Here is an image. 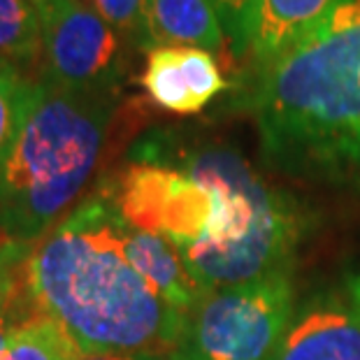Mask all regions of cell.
<instances>
[{
	"instance_id": "cell-1",
	"label": "cell",
	"mask_w": 360,
	"mask_h": 360,
	"mask_svg": "<svg viewBox=\"0 0 360 360\" xmlns=\"http://www.w3.org/2000/svg\"><path fill=\"white\" fill-rule=\"evenodd\" d=\"M124 235L110 195L84 200L33 244L28 295L84 354L167 356L184 340L186 314L135 270Z\"/></svg>"
},
{
	"instance_id": "cell-2",
	"label": "cell",
	"mask_w": 360,
	"mask_h": 360,
	"mask_svg": "<svg viewBox=\"0 0 360 360\" xmlns=\"http://www.w3.org/2000/svg\"><path fill=\"white\" fill-rule=\"evenodd\" d=\"M251 114L270 167L360 188V0H340L316 28L256 70Z\"/></svg>"
},
{
	"instance_id": "cell-3",
	"label": "cell",
	"mask_w": 360,
	"mask_h": 360,
	"mask_svg": "<svg viewBox=\"0 0 360 360\" xmlns=\"http://www.w3.org/2000/svg\"><path fill=\"white\" fill-rule=\"evenodd\" d=\"M117 96H91L37 79L30 110L0 167V237L35 244L94 177Z\"/></svg>"
},
{
	"instance_id": "cell-4",
	"label": "cell",
	"mask_w": 360,
	"mask_h": 360,
	"mask_svg": "<svg viewBox=\"0 0 360 360\" xmlns=\"http://www.w3.org/2000/svg\"><path fill=\"white\" fill-rule=\"evenodd\" d=\"M184 172L219 198V212L202 240L179 249L207 290L290 272L304 221L288 195L226 147L188 154Z\"/></svg>"
},
{
	"instance_id": "cell-5",
	"label": "cell",
	"mask_w": 360,
	"mask_h": 360,
	"mask_svg": "<svg viewBox=\"0 0 360 360\" xmlns=\"http://www.w3.org/2000/svg\"><path fill=\"white\" fill-rule=\"evenodd\" d=\"M293 314L290 272L212 288L186 316L177 351L191 360H270Z\"/></svg>"
},
{
	"instance_id": "cell-6",
	"label": "cell",
	"mask_w": 360,
	"mask_h": 360,
	"mask_svg": "<svg viewBox=\"0 0 360 360\" xmlns=\"http://www.w3.org/2000/svg\"><path fill=\"white\" fill-rule=\"evenodd\" d=\"M130 44L84 0H53L42 10L40 77L51 86L117 96Z\"/></svg>"
},
{
	"instance_id": "cell-7",
	"label": "cell",
	"mask_w": 360,
	"mask_h": 360,
	"mask_svg": "<svg viewBox=\"0 0 360 360\" xmlns=\"http://www.w3.org/2000/svg\"><path fill=\"white\" fill-rule=\"evenodd\" d=\"M140 84L151 101L172 114L200 112L228 89L217 58L195 47L149 49Z\"/></svg>"
},
{
	"instance_id": "cell-8",
	"label": "cell",
	"mask_w": 360,
	"mask_h": 360,
	"mask_svg": "<svg viewBox=\"0 0 360 360\" xmlns=\"http://www.w3.org/2000/svg\"><path fill=\"white\" fill-rule=\"evenodd\" d=\"M270 360H360L356 311L337 297H319L295 309Z\"/></svg>"
},
{
	"instance_id": "cell-9",
	"label": "cell",
	"mask_w": 360,
	"mask_h": 360,
	"mask_svg": "<svg viewBox=\"0 0 360 360\" xmlns=\"http://www.w3.org/2000/svg\"><path fill=\"white\" fill-rule=\"evenodd\" d=\"M126 254L133 267L151 288L158 290L174 309L188 314L210 293L207 286L191 272L179 247L158 233H142L126 226Z\"/></svg>"
},
{
	"instance_id": "cell-10",
	"label": "cell",
	"mask_w": 360,
	"mask_h": 360,
	"mask_svg": "<svg viewBox=\"0 0 360 360\" xmlns=\"http://www.w3.org/2000/svg\"><path fill=\"white\" fill-rule=\"evenodd\" d=\"M340 0H258L249 58L254 68L270 65L283 51L316 28Z\"/></svg>"
},
{
	"instance_id": "cell-11",
	"label": "cell",
	"mask_w": 360,
	"mask_h": 360,
	"mask_svg": "<svg viewBox=\"0 0 360 360\" xmlns=\"http://www.w3.org/2000/svg\"><path fill=\"white\" fill-rule=\"evenodd\" d=\"M149 37L154 47H195L219 53L226 33L210 0H147Z\"/></svg>"
},
{
	"instance_id": "cell-12",
	"label": "cell",
	"mask_w": 360,
	"mask_h": 360,
	"mask_svg": "<svg viewBox=\"0 0 360 360\" xmlns=\"http://www.w3.org/2000/svg\"><path fill=\"white\" fill-rule=\"evenodd\" d=\"M177 172L156 163H135L119 174L112 193L107 195L128 228L160 235L165 202Z\"/></svg>"
},
{
	"instance_id": "cell-13",
	"label": "cell",
	"mask_w": 360,
	"mask_h": 360,
	"mask_svg": "<svg viewBox=\"0 0 360 360\" xmlns=\"http://www.w3.org/2000/svg\"><path fill=\"white\" fill-rule=\"evenodd\" d=\"M219 212V198L202 184L191 179L186 172H177L172 191L167 195L160 235L174 247H188L202 240L207 228Z\"/></svg>"
},
{
	"instance_id": "cell-14",
	"label": "cell",
	"mask_w": 360,
	"mask_h": 360,
	"mask_svg": "<svg viewBox=\"0 0 360 360\" xmlns=\"http://www.w3.org/2000/svg\"><path fill=\"white\" fill-rule=\"evenodd\" d=\"M42 12L28 0H0V60L17 65L40 63Z\"/></svg>"
},
{
	"instance_id": "cell-15",
	"label": "cell",
	"mask_w": 360,
	"mask_h": 360,
	"mask_svg": "<svg viewBox=\"0 0 360 360\" xmlns=\"http://www.w3.org/2000/svg\"><path fill=\"white\" fill-rule=\"evenodd\" d=\"M84 351L63 328L42 311H33L14 335L0 360H77Z\"/></svg>"
},
{
	"instance_id": "cell-16",
	"label": "cell",
	"mask_w": 360,
	"mask_h": 360,
	"mask_svg": "<svg viewBox=\"0 0 360 360\" xmlns=\"http://www.w3.org/2000/svg\"><path fill=\"white\" fill-rule=\"evenodd\" d=\"M37 79H30L17 65L0 60V167L17 140L30 110Z\"/></svg>"
},
{
	"instance_id": "cell-17",
	"label": "cell",
	"mask_w": 360,
	"mask_h": 360,
	"mask_svg": "<svg viewBox=\"0 0 360 360\" xmlns=\"http://www.w3.org/2000/svg\"><path fill=\"white\" fill-rule=\"evenodd\" d=\"M84 3L94 7L133 49H151L147 0H84Z\"/></svg>"
},
{
	"instance_id": "cell-18",
	"label": "cell",
	"mask_w": 360,
	"mask_h": 360,
	"mask_svg": "<svg viewBox=\"0 0 360 360\" xmlns=\"http://www.w3.org/2000/svg\"><path fill=\"white\" fill-rule=\"evenodd\" d=\"M235 56H249L258 0H210Z\"/></svg>"
},
{
	"instance_id": "cell-19",
	"label": "cell",
	"mask_w": 360,
	"mask_h": 360,
	"mask_svg": "<svg viewBox=\"0 0 360 360\" xmlns=\"http://www.w3.org/2000/svg\"><path fill=\"white\" fill-rule=\"evenodd\" d=\"M33 244L12 240L0 242V314L17 304L28 293L26 288V260Z\"/></svg>"
},
{
	"instance_id": "cell-20",
	"label": "cell",
	"mask_w": 360,
	"mask_h": 360,
	"mask_svg": "<svg viewBox=\"0 0 360 360\" xmlns=\"http://www.w3.org/2000/svg\"><path fill=\"white\" fill-rule=\"evenodd\" d=\"M33 311H35V304L30 300V295L26 293L17 304H12L5 314H0V358H3L7 347H10L14 340V335H17V330L24 326V321Z\"/></svg>"
},
{
	"instance_id": "cell-21",
	"label": "cell",
	"mask_w": 360,
	"mask_h": 360,
	"mask_svg": "<svg viewBox=\"0 0 360 360\" xmlns=\"http://www.w3.org/2000/svg\"><path fill=\"white\" fill-rule=\"evenodd\" d=\"M160 356L147 354H82L77 360H158Z\"/></svg>"
},
{
	"instance_id": "cell-22",
	"label": "cell",
	"mask_w": 360,
	"mask_h": 360,
	"mask_svg": "<svg viewBox=\"0 0 360 360\" xmlns=\"http://www.w3.org/2000/svg\"><path fill=\"white\" fill-rule=\"evenodd\" d=\"M347 293H349V304H351V309L356 311V316H358V321H360V272L354 274V277H349Z\"/></svg>"
},
{
	"instance_id": "cell-23",
	"label": "cell",
	"mask_w": 360,
	"mask_h": 360,
	"mask_svg": "<svg viewBox=\"0 0 360 360\" xmlns=\"http://www.w3.org/2000/svg\"><path fill=\"white\" fill-rule=\"evenodd\" d=\"M158 360H191L186 354H181V351H172V354H167V356H160Z\"/></svg>"
},
{
	"instance_id": "cell-24",
	"label": "cell",
	"mask_w": 360,
	"mask_h": 360,
	"mask_svg": "<svg viewBox=\"0 0 360 360\" xmlns=\"http://www.w3.org/2000/svg\"><path fill=\"white\" fill-rule=\"evenodd\" d=\"M28 3H30V5H35V7H37V10H40V12H42V10H44V7H47V5H51V3H53V0H28Z\"/></svg>"
},
{
	"instance_id": "cell-25",
	"label": "cell",
	"mask_w": 360,
	"mask_h": 360,
	"mask_svg": "<svg viewBox=\"0 0 360 360\" xmlns=\"http://www.w3.org/2000/svg\"><path fill=\"white\" fill-rule=\"evenodd\" d=\"M0 242H3V237H0Z\"/></svg>"
}]
</instances>
